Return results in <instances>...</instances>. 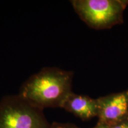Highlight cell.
Instances as JSON below:
<instances>
[{"label":"cell","mask_w":128,"mask_h":128,"mask_svg":"<svg viewBox=\"0 0 128 128\" xmlns=\"http://www.w3.org/2000/svg\"><path fill=\"white\" fill-rule=\"evenodd\" d=\"M74 73L55 67H46L30 76L20 89L19 95L44 110L62 108L72 92Z\"/></svg>","instance_id":"obj_1"},{"label":"cell","mask_w":128,"mask_h":128,"mask_svg":"<svg viewBox=\"0 0 128 128\" xmlns=\"http://www.w3.org/2000/svg\"><path fill=\"white\" fill-rule=\"evenodd\" d=\"M75 12L89 28L108 29L124 23L128 0H72Z\"/></svg>","instance_id":"obj_2"},{"label":"cell","mask_w":128,"mask_h":128,"mask_svg":"<svg viewBox=\"0 0 128 128\" xmlns=\"http://www.w3.org/2000/svg\"><path fill=\"white\" fill-rule=\"evenodd\" d=\"M0 128H51L44 110L18 95L0 102Z\"/></svg>","instance_id":"obj_3"},{"label":"cell","mask_w":128,"mask_h":128,"mask_svg":"<svg viewBox=\"0 0 128 128\" xmlns=\"http://www.w3.org/2000/svg\"><path fill=\"white\" fill-rule=\"evenodd\" d=\"M98 120L109 124L128 113V89L97 98Z\"/></svg>","instance_id":"obj_4"},{"label":"cell","mask_w":128,"mask_h":128,"mask_svg":"<svg viewBox=\"0 0 128 128\" xmlns=\"http://www.w3.org/2000/svg\"><path fill=\"white\" fill-rule=\"evenodd\" d=\"M61 108L82 120H88L98 116L97 98H92L89 96L80 95L73 92L68 96Z\"/></svg>","instance_id":"obj_5"},{"label":"cell","mask_w":128,"mask_h":128,"mask_svg":"<svg viewBox=\"0 0 128 128\" xmlns=\"http://www.w3.org/2000/svg\"><path fill=\"white\" fill-rule=\"evenodd\" d=\"M108 125L110 128H128V113L119 120Z\"/></svg>","instance_id":"obj_6"},{"label":"cell","mask_w":128,"mask_h":128,"mask_svg":"<svg viewBox=\"0 0 128 128\" xmlns=\"http://www.w3.org/2000/svg\"><path fill=\"white\" fill-rule=\"evenodd\" d=\"M51 128H80L76 124L69 123L54 122L51 124Z\"/></svg>","instance_id":"obj_7"},{"label":"cell","mask_w":128,"mask_h":128,"mask_svg":"<svg viewBox=\"0 0 128 128\" xmlns=\"http://www.w3.org/2000/svg\"><path fill=\"white\" fill-rule=\"evenodd\" d=\"M92 128H110V127L108 124L102 122L98 121L96 125Z\"/></svg>","instance_id":"obj_8"}]
</instances>
